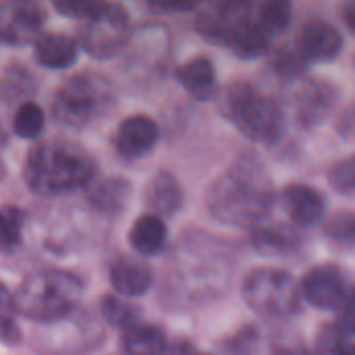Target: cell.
I'll return each mask as SVG.
<instances>
[{"label": "cell", "instance_id": "cell-1", "mask_svg": "<svg viewBox=\"0 0 355 355\" xmlns=\"http://www.w3.org/2000/svg\"><path fill=\"white\" fill-rule=\"evenodd\" d=\"M275 189L262 160L245 152L218 175L208 191L206 206L210 214L231 227H258L272 208Z\"/></svg>", "mask_w": 355, "mask_h": 355}, {"label": "cell", "instance_id": "cell-2", "mask_svg": "<svg viewBox=\"0 0 355 355\" xmlns=\"http://www.w3.org/2000/svg\"><path fill=\"white\" fill-rule=\"evenodd\" d=\"M96 175L92 156L75 141L46 139L35 144L27 158L23 177L31 191L56 196L87 185Z\"/></svg>", "mask_w": 355, "mask_h": 355}, {"label": "cell", "instance_id": "cell-3", "mask_svg": "<svg viewBox=\"0 0 355 355\" xmlns=\"http://www.w3.org/2000/svg\"><path fill=\"white\" fill-rule=\"evenodd\" d=\"M83 293L81 279L73 272L46 268L23 279L12 295V310L29 320L54 324L71 316Z\"/></svg>", "mask_w": 355, "mask_h": 355}, {"label": "cell", "instance_id": "cell-4", "mask_svg": "<svg viewBox=\"0 0 355 355\" xmlns=\"http://www.w3.org/2000/svg\"><path fill=\"white\" fill-rule=\"evenodd\" d=\"M220 108L227 119L256 144H272L283 133L285 123L281 108L250 83H231L220 98Z\"/></svg>", "mask_w": 355, "mask_h": 355}, {"label": "cell", "instance_id": "cell-5", "mask_svg": "<svg viewBox=\"0 0 355 355\" xmlns=\"http://www.w3.org/2000/svg\"><path fill=\"white\" fill-rule=\"evenodd\" d=\"M302 285L285 270L258 268L243 283L245 304L260 316L270 320L291 318L300 312Z\"/></svg>", "mask_w": 355, "mask_h": 355}, {"label": "cell", "instance_id": "cell-6", "mask_svg": "<svg viewBox=\"0 0 355 355\" xmlns=\"http://www.w3.org/2000/svg\"><path fill=\"white\" fill-rule=\"evenodd\" d=\"M106 100L104 85L92 75H73L60 83L52 100V116L64 127H85L92 123Z\"/></svg>", "mask_w": 355, "mask_h": 355}, {"label": "cell", "instance_id": "cell-7", "mask_svg": "<svg viewBox=\"0 0 355 355\" xmlns=\"http://www.w3.org/2000/svg\"><path fill=\"white\" fill-rule=\"evenodd\" d=\"M127 31L129 15L125 6L106 2L96 17L83 21L79 27V44L94 58H110L123 48Z\"/></svg>", "mask_w": 355, "mask_h": 355}, {"label": "cell", "instance_id": "cell-8", "mask_svg": "<svg viewBox=\"0 0 355 355\" xmlns=\"http://www.w3.org/2000/svg\"><path fill=\"white\" fill-rule=\"evenodd\" d=\"M343 48V37L335 25L320 17L308 19L295 37V50L308 62H327L339 56Z\"/></svg>", "mask_w": 355, "mask_h": 355}, {"label": "cell", "instance_id": "cell-9", "mask_svg": "<svg viewBox=\"0 0 355 355\" xmlns=\"http://www.w3.org/2000/svg\"><path fill=\"white\" fill-rule=\"evenodd\" d=\"M46 21V10L33 2H15L2 6L0 35L4 44L23 46L42 35L40 29Z\"/></svg>", "mask_w": 355, "mask_h": 355}, {"label": "cell", "instance_id": "cell-10", "mask_svg": "<svg viewBox=\"0 0 355 355\" xmlns=\"http://www.w3.org/2000/svg\"><path fill=\"white\" fill-rule=\"evenodd\" d=\"M302 295L314 308L333 310L339 308L347 295L341 270L335 264H320L310 268L302 279Z\"/></svg>", "mask_w": 355, "mask_h": 355}, {"label": "cell", "instance_id": "cell-11", "mask_svg": "<svg viewBox=\"0 0 355 355\" xmlns=\"http://www.w3.org/2000/svg\"><path fill=\"white\" fill-rule=\"evenodd\" d=\"M270 35L258 25L256 17L250 15V6L248 4H239V10L231 23V29L227 33L225 46L239 58H258L262 54H266L268 46H270Z\"/></svg>", "mask_w": 355, "mask_h": 355}, {"label": "cell", "instance_id": "cell-12", "mask_svg": "<svg viewBox=\"0 0 355 355\" xmlns=\"http://www.w3.org/2000/svg\"><path fill=\"white\" fill-rule=\"evenodd\" d=\"M337 102V89L320 79L304 81L295 92V114L297 123L304 127L320 125L333 110Z\"/></svg>", "mask_w": 355, "mask_h": 355}, {"label": "cell", "instance_id": "cell-13", "mask_svg": "<svg viewBox=\"0 0 355 355\" xmlns=\"http://www.w3.org/2000/svg\"><path fill=\"white\" fill-rule=\"evenodd\" d=\"M158 141V125L146 114H131L119 123L114 148L123 158H141Z\"/></svg>", "mask_w": 355, "mask_h": 355}, {"label": "cell", "instance_id": "cell-14", "mask_svg": "<svg viewBox=\"0 0 355 355\" xmlns=\"http://www.w3.org/2000/svg\"><path fill=\"white\" fill-rule=\"evenodd\" d=\"M281 202L289 218L300 227L316 225L324 214V200L322 196L304 183H291L283 189Z\"/></svg>", "mask_w": 355, "mask_h": 355}, {"label": "cell", "instance_id": "cell-15", "mask_svg": "<svg viewBox=\"0 0 355 355\" xmlns=\"http://www.w3.org/2000/svg\"><path fill=\"white\" fill-rule=\"evenodd\" d=\"M177 81L185 87L187 94H191L200 102H210L218 94L216 73L210 58L206 56H196L177 67Z\"/></svg>", "mask_w": 355, "mask_h": 355}, {"label": "cell", "instance_id": "cell-16", "mask_svg": "<svg viewBox=\"0 0 355 355\" xmlns=\"http://www.w3.org/2000/svg\"><path fill=\"white\" fill-rule=\"evenodd\" d=\"M144 202L156 216H173L183 204V193L179 181L168 171H158L146 185Z\"/></svg>", "mask_w": 355, "mask_h": 355}, {"label": "cell", "instance_id": "cell-17", "mask_svg": "<svg viewBox=\"0 0 355 355\" xmlns=\"http://www.w3.org/2000/svg\"><path fill=\"white\" fill-rule=\"evenodd\" d=\"M110 285L123 297H139L152 285V270L135 258H119L110 266Z\"/></svg>", "mask_w": 355, "mask_h": 355}, {"label": "cell", "instance_id": "cell-18", "mask_svg": "<svg viewBox=\"0 0 355 355\" xmlns=\"http://www.w3.org/2000/svg\"><path fill=\"white\" fill-rule=\"evenodd\" d=\"M33 56L46 69H67L77 58V42L64 33H42L33 44Z\"/></svg>", "mask_w": 355, "mask_h": 355}, {"label": "cell", "instance_id": "cell-19", "mask_svg": "<svg viewBox=\"0 0 355 355\" xmlns=\"http://www.w3.org/2000/svg\"><path fill=\"white\" fill-rule=\"evenodd\" d=\"M131 248L141 256H156L166 245V223L156 214L139 216L129 231Z\"/></svg>", "mask_w": 355, "mask_h": 355}, {"label": "cell", "instance_id": "cell-20", "mask_svg": "<svg viewBox=\"0 0 355 355\" xmlns=\"http://www.w3.org/2000/svg\"><path fill=\"white\" fill-rule=\"evenodd\" d=\"M121 347L125 355H168L166 335L154 324H137L123 333Z\"/></svg>", "mask_w": 355, "mask_h": 355}, {"label": "cell", "instance_id": "cell-21", "mask_svg": "<svg viewBox=\"0 0 355 355\" xmlns=\"http://www.w3.org/2000/svg\"><path fill=\"white\" fill-rule=\"evenodd\" d=\"M129 198H131V185L123 177L104 179L96 183L87 193L89 204L102 214H119L127 206Z\"/></svg>", "mask_w": 355, "mask_h": 355}, {"label": "cell", "instance_id": "cell-22", "mask_svg": "<svg viewBox=\"0 0 355 355\" xmlns=\"http://www.w3.org/2000/svg\"><path fill=\"white\" fill-rule=\"evenodd\" d=\"M252 243L260 254L266 256H287L300 245V237L291 227L283 225H258L254 227Z\"/></svg>", "mask_w": 355, "mask_h": 355}, {"label": "cell", "instance_id": "cell-23", "mask_svg": "<svg viewBox=\"0 0 355 355\" xmlns=\"http://www.w3.org/2000/svg\"><path fill=\"white\" fill-rule=\"evenodd\" d=\"M100 312H102V318L114 327V329H123V331H129L133 327L139 324V316H141V310L137 306H133L131 302H125L123 295L119 293H108L100 300Z\"/></svg>", "mask_w": 355, "mask_h": 355}, {"label": "cell", "instance_id": "cell-24", "mask_svg": "<svg viewBox=\"0 0 355 355\" xmlns=\"http://www.w3.org/2000/svg\"><path fill=\"white\" fill-rule=\"evenodd\" d=\"M291 15H293V6L287 0H264L256 6L254 17L268 35H277L289 27Z\"/></svg>", "mask_w": 355, "mask_h": 355}, {"label": "cell", "instance_id": "cell-25", "mask_svg": "<svg viewBox=\"0 0 355 355\" xmlns=\"http://www.w3.org/2000/svg\"><path fill=\"white\" fill-rule=\"evenodd\" d=\"M46 125V116L44 110L33 102V100H25L17 106L15 116H12V131L23 137V139H33L42 133Z\"/></svg>", "mask_w": 355, "mask_h": 355}, {"label": "cell", "instance_id": "cell-26", "mask_svg": "<svg viewBox=\"0 0 355 355\" xmlns=\"http://www.w3.org/2000/svg\"><path fill=\"white\" fill-rule=\"evenodd\" d=\"M33 89V77L23 64H8L2 75V98L4 102L21 100Z\"/></svg>", "mask_w": 355, "mask_h": 355}, {"label": "cell", "instance_id": "cell-27", "mask_svg": "<svg viewBox=\"0 0 355 355\" xmlns=\"http://www.w3.org/2000/svg\"><path fill=\"white\" fill-rule=\"evenodd\" d=\"M2 235L0 245L2 252H12L21 245V233H23V212L17 206H4L2 212Z\"/></svg>", "mask_w": 355, "mask_h": 355}, {"label": "cell", "instance_id": "cell-28", "mask_svg": "<svg viewBox=\"0 0 355 355\" xmlns=\"http://www.w3.org/2000/svg\"><path fill=\"white\" fill-rule=\"evenodd\" d=\"M329 183L335 191L343 196H354L355 193V154L335 162L329 168Z\"/></svg>", "mask_w": 355, "mask_h": 355}, {"label": "cell", "instance_id": "cell-29", "mask_svg": "<svg viewBox=\"0 0 355 355\" xmlns=\"http://www.w3.org/2000/svg\"><path fill=\"white\" fill-rule=\"evenodd\" d=\"M327 237L331 241H335L337 245L343 248H355V214L354 212H341L335 214L327 229H324Z\"/></svg>", "mask_w": 355, "mask_h": 355}, {"label": "cell", "instance_id": "cell-30", "mask_svg": "<svg viewBox=\"0 0 355 355\" xmlns=\"http://www.w3.org/2000/svg\"><path fill=\"white\" fill-rule=\"evenodd\" d=\"M104 4L106 2H102V0H56L54 8L64 17L87 21V19L96 17L104 8Z\"/></svg>", "mask_w": 355, "mask_h": 355}, {"label": "cell", "instance_id": "cell-31", "mask_svg": "<svg viewBox=\"0 0 355 355\" xmlns=\"http://www.w3.org/2000/svg\"><path fill=\"white\" fill-rule=\"evenodd\" d=\"M337 331L343 337H355V285L347 291L343 304L339 306Z\"/></svg>", "mask_w": 355, "mask_h": 355}, {"label": "cell", "instance_id": "cell-32", "mask_svg": "<svg viewBox=\"0 0 355 355\" xmlns=\"http://www.w3.org/2000/svg\"><path fill=\"white\" fill-rule=\"evenodd\" d=\"M304 56L295 50V52H289V50H283V52H277L275 60H272V67L275 71L281 75V77H295L300 71H302V64H304Z\"/></svg>", "mask_w": 355, "mask_h": 355}, {"label": "cell", "instance_id": "cell-33", "mask_svg": "<svg viewBox=\"0 0 355 355\" xmlns=\"http://www.w3.org/2000/svg\"><path fill=\"white\" fill-rule=\"evenodd\" d=\"M337 131L343 139H354L355 141V104H352L337 121Z\"/></svg>", "mask_w": 355, "mask_h": 355}, {"label": "cell", "instance_id": "cell-34", "mask_svg": "<svg viewBox=\"0 0 355 355\" xmlns=\"http://www.w3.org/2000/svg\"><path fill=\"white\" fill-rule=\"evenodd\" d=\"M168 355H200V354H196V347H193L189 341H185V339H177L175 343H171V347H168Z\"/></svg>", "mask_w": 355, "mask_h": 355}, {"label": "cell", "instance_id": "cell-35", "mask_svg": "<svg viewBox=\"0 0 355 355\" xmlns=\"http://www.w3.org/2000/svg\"><path fill=\"white\" fill-rule=\"evenodd\" d=\"M343 21L355 33V2H349V4L343 6Z\"/></svg>", "mask_w": 355, "mask_h": 355}, {"label": "cell", "instance_id": "cell-36", "mask_svg": "<svg viewBox=\"0 0 355 355\" xmlns=\"http://www.w3.org/2000/svg\"><path fill=\"white\" fill-rule=\"evenodd\" d=\"M331 355H355V343H345V341H341V343L333 345Z\"/></svg>", "mask_w": 355, "mask_h": 355}, {"label": "cell", "instance_id": "cell-37", "mask_svg": "<svg viewBox=\"0 0 355 355\" xmlns=\"http://www.w3.org/2000/svg\"><path fill=\"white\" fill-rule=\"evenodd\" d=\"M200 355H208V354H200Z\"/></svg>", "mask_w": 355, "mask_h": 355}]
</instances>
